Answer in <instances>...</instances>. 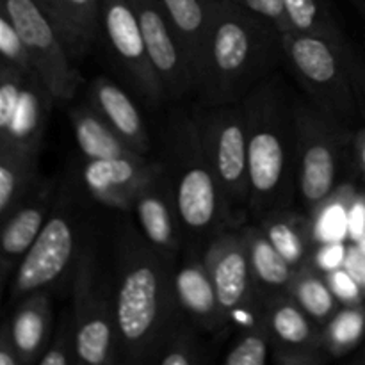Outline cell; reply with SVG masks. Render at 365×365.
<instances>
[{"label":"cell","instance_id":"23","mask_svg":"<svg viewBox=\"0 0 365 365\" xmlns=\"http://www.w3.org/2000/svg\"><path fill=\"white\" fill-rule=\"evenodd\" d=\"M50 328L52 305L45 291L32 292L18 302L9 321V330L21 365L39 362L50 344Z\"/></svg>","mask_w":365,"mask_h":365},{"label":"cell","instance_id":"35","mask_svg":"<svg viewBox=\"0 0 365 365\" xmlns=\"http://www.w3.org/2000/svg\"><path fill=\"white\" fill-rule=\"evenodd\" d=\"M232 2L239 4V6L246 7L252 13L262 16L264 20L273 24L280 34L292 31V25L287 16V11H285L284 0H232Z\"/></svg>","mask_w":365,"mask_h":365},{"label":"cell","instance_id":"13","mask_svg":"<svg viewBox=\"0 0 365 365\" xmlns=\"http://www.w3.org/2000/svg\"><path fill=\"white\" fill-rule=\"evenodd\" d=\"M262 316L273 337V360L284 365L323 364L330 359L324 346V330L291 296L269 299Z\"/></svg>","mask_w":365,"mask_h":365},{"label":"cell","instance_id":"40","mask_svg":"<svg viewBox=\"0 0 365 365\" xmlns=\"http://www.w3.org/2000/svg\"><path fill=\"white\" fill-rule=\"evenodd\" d=\"M349 146L353 148L356 157V163H359V168L362 170L365 175V125L360 127L355 134L351 135V141H349Z\"/></svg>","mask_w":365,"mask_h":365},{"label":"cell","instance_id":"10","mask_svg":"<svg viewBox=\"0 0 365 365\" xmlns=\"http://www.w3.org/2000/svg\"><path fill=\"white\" fill-rule=\"evenodd\" d=\"M16 27L32 70L59 102L77 95L82 77L71 63L56 27L36 0H2V9Z\"/></svg>","mask_w":365,"mask_h":365},{"label":"cell","instance_id":"3","mask_svg":"<svg viewBox=\"0 0 365 365\" xmlns=\"http://www.w3.org/2000/svg\"><path fill=\"white\" fill-rule=\"evenodd\" d=\"M241 103L248 130L250 217L259 223L274 210L289 209L296 195V95L274 71Z\"/></svg>","mask_w":365,"mask_h":365},{"label":"cell","instance_id":"38","mask_svg":"<svg viewBox=\"0 0 365 365\" xmlns=\"http://www.w3.org/2000/svg\"><path fill=\"white\" fill-rule=\"evenodd\" d=\"M344 267L353 274V278L359 282V285L362 287L365 294V253L356 246V242L348 248Z\"/></svg>","mask_w":365,"mask_h":365},{"label":"cell","instance_id":"25","mask_svg":"<svg viewBox=\"0 0 365 365\" xmlns=\"http://www.w3.org/2000/svg\"><path fill=\"white\" fill-rule=\"evenodd\" d=\"M257 225L262 228L264 234L269 237V241L277 246L278 252L291 262L294 269L312 260L317 242L314 239L310 216L294 212L289 207V209L267 214Z\"/></svg>","mask_w":365,"mask_h":365},{"label":"cell","instance_id":"8","mask_svg":"<svg viewBox=\"0 0 365 365\" xmlns=\"http://www.w3.org/2000/svg\"><path fill=\"white\" fill-rule=\"evenodd\" d=\"M296 195L310 214L341 187L344 150L351 135L339 130L309 98L296 95Z\"/></svg>","mask_w":365,"mask_h":365},{"label":"cell","instance_id":"44","mask_svg":"<svg viewBox=\"0 0 365 365\" xmlns=\"http://www.w3.org/2000/svg\"><path fill=\"white\" fill-rule=\"evenodd\" d=\"M36 2H38V4H39V0H36Z\"/></svg>","mask_w":365,"mask_h":365},{"label":"cell","instance_id":"26","mask_svg":"<svg viewBox=\"0 0 365 365\" xmlns=\"http://www.w3.org/2000/svg\"><path fill=\"white\" fill-rule=\"evenodd\" d=\"M39 153L0 141V216L6 220L38 184Z\"/></svg>","mask_w":365,"mask_h":365},{"label":"cell","instance_id":"9","mask_svg":"<svg viewBox=\"0 0 365 365\" xmlns=\"http://www.w3.org/2000/svg\"><path fill=\"white\" fill-rule=\"evenodd\" d=\"M84 242L73 207L66 203L57 207L56 198L41 234L13 271L11 303H18L32 292L45 291L61 280L70 267H75Z\"/></svg>","mask_w":365,"mask_h":365},{"label":"cell","instance_id":"12","mask_svg":"<svg viewBox=\"0 0 365 365\" xmlns=\"http://www.w3.org/2000/svg\"><path fill=\"white\" fill-rule=\"evenodd\" d=\"M100 38L121 77L148 107L166 102L163 84L148 56L145 38L130 0H102Z\"/></svg>","mask_w":365,"mask_h":365},{"label":"cell","instance_id":"37","mask_svg":"<svg viewBox=\"0 0 365 365\" xmlns=\"http://www.w3.org/2000/svg\"><path fill=\"white\" fill-rule=\"evenodd\" d=\"M346 255H348V246L342 241L324 242V245H319L316 248L312 262L316 264L323 273H328V271L339 269V267L344 266Z\"/></svg>","mask_w":365,"mask_h":365},{"label":"cell","instance_id":"5","mask_svg":"<svg viewBox=\"0 0 365 365\" xmlns=\"http://www.w3.org/2000/svg\"><path fill=\"white\" fill-rule=\"evenodd\" d=\"M71 319L78 364L121 362L113 257L107 262L93 241L84 242L73 267Z\"/></svg>","mask_w":365,"mask_h":365},{"label":"cell","instance_id":"27","mask_svg":"<svg viewBox=\"0 0 365 365\" xmlns=\"http://www.w3.org/2000/svg\"><path fill=\"white\" fill-rule=\"evenodd\" d=\"M75 138L86 160L120 159V157L141 155L135 153L93 107H77L71 113Z\"/></svg>","mask_w":365,"mask_h":365},{"label":"cell","instance_id":"20","mask_svg":"<svg viewBox=\"0 0 365 365\" xmlns=\"http://www.w3.org/2000/svg\"><path fill=\"white\" fill-rule=\"evenodd\" d=\"M71 59H84L100 39L102 0H39Z\"/></svg>","mask_w":365,"mask_h":365},{"label":"cell","instance_id":"11","mask_svg":"<svg viewBox=\"0 0 365 365\" xmlns=\"http://www.w3.org/2000/svg\"><path fill=\"white\" fill-rule=\"evenodd\" d=\"M203 260L228 324L246 323V328L253 327L262 316L264 307L255 292L242 227L228 228L214 237L203 250Z\"/></svg>","mask_w":365,"mask_h":365},{"label":"cell","instance_id":"18","mask_svg":"<svg viewBox=\"0 0 365 365\" xmlns=\"http://www.w3.org/2000/svg\"><path fill=\"white\" fill-rule=\"evenodd\" d=\"M132 210L138 217L141 234L153 246L173 255L184 248L180 217L166 168L138 192Z\"/></svg>","mask_w":365,"mask_h":365},{"label":"cell","instance_id":"4","mask_svg":"<svg viewBox=\"0 0 365 365\" xmlns=\"http://www.w3.org/2000/svg\"><path fill=\"white\" fill-rule=\"evenodd\" d=\"M163 138L160 159L173 185L184 241L189 250L203 252L214 237L232 228L223 192L189 110L177 107L170 114Z\"/></svg>","mask_w":365,"mask_h":365},{"label":"cell","instance_id":"24","mask_svg":"<svg viewBox=\"0 0 365 365\" xmlns=\"http://www.w3.org/2000/svg\"><path fill=\"white\" fill-rule=\"evenodd\" d=\"M248 241L250 264H252L253 284L262 307L269 299L285 294L291 285L294 267L269 241L259 225H250L242 228Z\"/></svg>","mask_w":365,"mask_h":365},{"label":"cell","instance_id":"21","mask_svg":"<svg viewBox=\"0 0 365 365\" xmlns=\"http://www.w3.org/2000/svg\"><path fill=\"white\" fill-rule=\"evenodd\" d=\"M91 107L98 116L134 150L135 153L148 155L152 150L148 128L130 95L123 91L114 81L96 77L89 89Z\"/></svg>","mask_w":365,"mask_h":365},{"label":"cell","instance_id":"41","mask_svg":"<svg viewBox=\"0 0 365 365\" xmlns=\"http://www.w3.org/2000/svg\"><path fill=\"white\" fill-rule=\"evenodd\" d=\"M348 2L351 4L353 7H355L356 13H359L360 16H362L365 20V0H348Z\"/></svg>","mask_w":365,"mask_h":365},{"label":"cell","instance_id":"39","mask_svg":"<svg viewBox=\"0 0 365 365\" xmlns=\"http://www.w3.org/2000/svg\"><path fill=\"white\" fill-rule=\"evenodd\" d=\"M0 365H21V359L11 337L9 323H4L0 331Z\"/></svg>","mask_w":365,"mask_h":365},{"label":"cell","instance_id":"19","mask_svg":"<svg viewBox=\"0 0 365 365\" xmlns=\"http://www.w3.org/2000/svg\"><path fill=\"white\" fill-rule=\"evenodd\" d=\"M284 6L292 31L324 39L341 53L359 89L365 118V59L356 52L328 4L324 0H284Z\"/></svg>","mask_w":365,"mask_h":365},{"label":"cell","instance_id":"28","mask_svg":"<svg viewBox=\"0 0 365 365\" xmlns=\"http://www.w3.org/2000/svg\"><path fill=\"white\" fill-rule=\"evenodd\" d=\"M287 294L319 324H327L341 307L328 284L327 273L312 260L296 267Z\"/></svg>","mask_w":365,"mask_h":365},{"label":"cell","instance_id":"43","mask_svg":"<svg viewBox=\"0 0 365 365\" xmlns=\"http://www.w3.org/2000/svg\"><path fill=\"white\" fill-rule=\"evenodd\" d=\"M364 359H365V351H364Z\"/></svg>","mask_w":365,"mask_h":365},{"label":"cell","instance_id":"30","mask_svg":"<svg viewBox=\"0 0 365 365\" xmlns=\"http://www.w3.org/2000/svg\"><path fill=\"white\" fill-rule=\"evenodd\" d=\"M323 330L324 346L330 356H341L351 351L365 331V303L342 305Z\"/></svg>","mask_w":365,"mask_h":365},{"label":"cell","instance_id":"22","mask_svg":"<svg viewBox=\"0 0 365 365\" xmlns=\"http://www.w3.org/2000/svg\"><path fill=\"white\" fill-rule=\"evenodd\" d=\"M56 98L45 88L38 75H25L24 91L14 113L13 123L6 132L0 134V141L24 146L31 152L41 153L43 138H45L46 121Z\"/></svg>","mask_w":365,"mask_h":365},{"label":"cell","instance_id":"17","mask_svg":"<svg viewBox=\"0 0 365 365\" xmlns=\"http://www.w3.org/2000/svg\"><path fill=\"white\" fill-rule=\"evenodd\" d=\"M56 198V182H38L20 207L4 220L0 234L2 280H7L11 271L16 269L32 242L41 234Z\"/></svg>","mask_w":365,"mask_h":365},{"label":"cell","instance_id":"15","mask_svg":"<svg viewBox=\"0 0 365 365\" xmlns=\"http://www.w3.org/2000/svg\"><path fill=\"white\" fill-rule=\"evenodd\" d=\"M164 170L163 159L148 155L86 160L82 184L91 198L118 210H132L138 192Z\"/></svg>","mask_w":365,"mask_h":365},{"label":"cell","instance_id":"6","mask_svg":"<svg viewBox=\"0 0 365 365\" xmlns=\"http://www.w3.org/2000/svg\"><path fill=\"white\" fill-rule=\"evenodd\" d=\"M285 63L307 98L344 134L365 125L359 89L341 53L324 39L302 32L282 34Z\"/></svg>","mask_w":365,"mask_h":365},{"label":"cell","instance_id":"32","mask_svg":"<svg viewBox=\"0 0 365 365\" xmlns=\"http://www.w3.org/2000/svg\"><path fill=\"white\" fill-rule=\"evenodd\" d=\"M200 330L185 321L182 327L173 331L166 344L157 355L155 364L159 365H195L203 362L202 341L198 337Z\"/></svg>","mask_w":365,"mask_h":365},{"label":"cell","instance_id":"16","mask_svg":"<svg viewBox=\"0 0 365 365\" xmlns=\"http://www.w3.org/2000/svg\"><path fill=\"white\" fill-rule=\"evenodd\" d=\"M175 291L185 319L200 331L221 334L227 330L228 321L221 310L203 252L189 250L180 266L175 267Z\"/></svg>","mask_w":365,"mask_h":365},{"label":"cell","instance_id":"1","mask_svg":"<svg viewBox=\"0 0 365 365\" xmlns=\"http://www.w3.org/2000/svg\"><path fill=\"white\" fill-rule=\"evenodd\" d=\"M110 257L121 362L155 364L168 339L187 321L175 291L173 253L123 225L114 235Z\"/></svg>","mask_w":365,"mask_h":365},{"label":"cell","instance_id":"31","mask_svg":"<svg viewBox=\"0 0 365 365\" xmlns=\"http://www.w3.org/2000/svg\"><path fill=\"white\" fill-rule=\"evenodd\" d=\"M273 355V337L264 316L246 328L234 348L225 355V365H266Z\"/></svg>","mask_w":365,"mask_h":365},{"label":"cell","instance_id":"36","mask_svg":"<svg viewBox=\"0 0 365 365\" xmlns=\"http://www.w3.org/2000/svg\"><path fill=\"white\" fill-rule=\"evenodd\" d=\"M327 278L335 298L339 299L341 305H360V303H364L365 294L362 287L344 266L339 267V269L328 271Z\"/></svg>","mask_w":365,"mask_h":365},{"label":"cell","instance_id":"29","mask_svg":"<svg viewBox=\"0 0 365 365\" xmlns=\"http://www.w3.org/2000/svg\"><path fill=\"white\" fill-rule=\"evenodd\" d=\"M160 4L192 73L209 20L207 0H160Z\"/></svg>","mask_w":365,"mask_h":365},{"label":"cell","instance_id":"42","mask_svg":"<svg viewBox=\"0 0 365 365\" xmlns=\"http://www.w3.org/2000/svg\"><path fill=\"white\" fill-rule=\"evenodd\" d=\"M356 246H359V248L362 250V252L365 253V234L362 235V237L359 239V241H356Z\"/></svg>","mask_w":365,"mask_h":365},{"label":"cell","instance_id":"34","mask_svg":"<svg viewBox=\"0 0 365 365\" xmlns=\"http://www.w3.org/2000/svg\"><path fill=\"white\" fill-rule=\"evenodd\" d=\"M0 52H2V61L14 64L24 73H32L34 71L16 27H14L11 18L4 11H0Z\"/></svg>","mask_w":365,"mask_h":365},{"label":"cell","instance_id":"33","mask_svg":"<svg viewBox=\"0 0 365 365\" xmlns=\"http://www.w3.org/2000/svg\"><path fill=\"white\" fill-rule=\"evenodd\" d=\"M77 362V349H75V330L71 312L64 314L61 319L53 339L43 356L39 359V365H70Z\"/></svg>","mask_w":365,"mask_h":365},{"label":"cell","instance_id":"2","mask_svg":"<svg viewBox=\"0 0 365 365\" xmlns=\"http://www.w3.org/2000/svg\"><path fill=\"white\" fill-rule=\"evenodd\" d=\"M207 31L192 70V98L196 106L241 103L285 63L282 34L232 0H207Z\"/></svg>","mask_w":365,"mask_h":365},{"label":"cell","instance_id":"7","mask_svg":"<svg viewBox=\"0 0 365 365\" xmlns=\"http://www.w3.org/2000/svg\"><path fill=\"white\" fill-rule=\"evenodd\" d=\"M203 153L212 168L227 203L232 228H241L250 216L248 130L242 103L192 106L189 109Z\"/></svg>","mask_w":365,"mask_h":365},{"label":"cell","instance_id":"14","mask_svg":"<svg viewBox=\"0 0 365 365\" xmlns=\"http://www.w3.org/2000/svg\"><path fill=\"white\" fill-rule=\"evenodd\" d=\"M166 100L192 96V73L160 0H130Z\"/></svg>","mask_w":365,"mask_h":365}]
</instances>
